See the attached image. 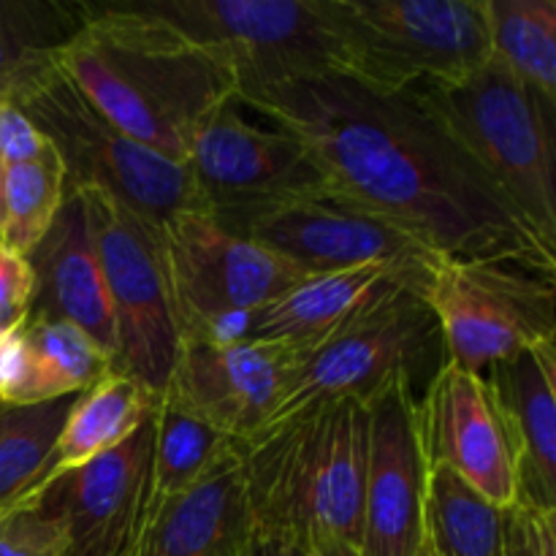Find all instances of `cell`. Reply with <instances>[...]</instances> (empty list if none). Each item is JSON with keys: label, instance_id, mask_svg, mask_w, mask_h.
Here are the masks:
<instances>
[{"label": "cell", "instance_id": "24", "mask_svg": "<svg viewBox=\"0 0 556 556\" xmlns=\"http://www.w3.org/2000/svg\"><path fill=\"white\" fill-rule=\"evenodd\" d=\"M85 25V5L68 0H0V101L16 103L58 65Z\"/></svg>", "mask_w": 556, "mask_h": 556}, {"label": "cell", "instance_id": "18", "mask_svg": "<svg viewBox=\"0 0 556 556\" xmlns=\"http://www.w3.org/2000/svg\"><path fill=\"white\" fill-rule=\"evenodd\" d=\"M516 467V505L556 514V345H541L483 369Z\"/></svg>", "mask_w": 556, "mask_h": 556}, {"label": "cell", "instance_id": "22", "mask_svg": "<svg viewBox=\"0 0 556 556\" xmlns=\"http://www.w3.org/2000/svg\"><path fill=\"white\" fill-rule=\"evenodd\" d=\"M112 369V358L85 331L27 315L0 340V402L43 405L79 396Z\"/></svg>", "mask_w": 556, "mask_h": 556}, {"label": "cell", "instance_id": "15", "mask_svg": "<svg viewBox=\"0 0 556 556\" xmlns=\"http://www.w3.org/2000/svg\"><path fill=\"white\" fill-rule=\"evenodd\" d=\"M416 427L427 470L443 467L494 508H514V456L483 375L443 364L416 396Z\"/></svg>", "mask_w": 556, "mask_h": 556}, {"label": "cell", "instance_id": "8", "mask_svg": "<svg viewBox=\"0 0 556 556\" xmlns=\"http://www.w3.org/2000/svg\"><path fill=\"white\" fill-rule=\"evenodd\" d=\"M443 364V337L424 291L396 282L331 340L304 353L269 424L318 402L367 405L396 380H407L413 389L427 386Z\"/></svg>", "mask_w": 556, "mask_h": 556}, {"label": "cell", "instance_id": "25", "mask_svg": "<svg viewBox=\"0 0 556 556\" xmlns=\"http://www.w3.org/2000/svg\"><path fill=\"white\" fill-rule=\"evenodd\" d=\"M239 451H242V443L226 438L215 427L161 394V407L155 413V434H152L144 519L155 514L163 503L199 486L206 476H212Z\"/></svg>", "mask_w": 556, "mask_h": 556}, {"label": "cell", "instance_id": "1", "mask_svg": "<svg viewBox=\"0 0 556 556\" xmlns=\"http://www.w3.org/2000/svg\"><path fill=\"white\" fill-rule=\"evenodd\" d=\"M302 141L326 188L375 212L443 258L514 261L556 275L543 242L416 92H378L345 74L237 96Z\"/></svg>", "mask_w": 556, "mask_h": 556}, {"label": "cell", "instance_id": "29", "mask_svg": "<svg viewBox=\"0 0 556 556\" xmlns=\"http://www.w3.org/2000/svg\"><path fill=\"white\" fill-rule=\"evenodd\" d=\"M63 201L65 174L54 150L0 168V244L27 258L52 228Z\"/></svg>", "mask_w": 556, "mask_h": 556}, {"label": "cell", "instance_id": "16", "mask_svg": "<svg viewBox=\"0 0 556 556\" xmlns=\"http://www.w3.org/2000/svg\"><path fill=\"white\" fill-rule=\"evenodd\" d=\"M362 556H418L424 548L427 462L416 427V389L396 380L367 402Z\"/></svg>", "mask_w": 556, "mask_h": 556}, {"label": "cell", "instance_id": "12", "mask_svg": "<svg viewBox=\"0 0 556 556\" xmlns=\"http://www.w3.org/2000/svg\"><path fill=\"white\" fill-rule=\"evenodd\" d=\"M217 220L228 231L261 244L307 275L358 269L369 264L429 275L434 261L443 258L402 228L329 188Z\"/></svg>", "mask_w": 556, "mask_h": 556}, {"label": "cell", "instance_id": "17", "mask_svg": "<svg viewBox=\"0 0 556 556\" xmlns=\"http://www.w3.org/2000/svg\"><path fill=\"white\" fill-rule=\"evenodd\" d=\"M155 416L123 445L49 478L41 500L63 525L68 556H125L147 514Z\"/></svg>", "mask_w": 556, "mask_h": 556}, {"label": "cell", "instance_id": "35", "mask_svg": "<svg viewBox=\"0 0 556 556\" xmlns=\"http://www.w3.org/2000/svg\"><path fill=\"white\" fill-rule=\"evenodd\" d=\"M307 552L309 556H362L358 546H353V543L348 541H340V538H324V541H315Z\"/></svg>", "mask_w": 556, "mask_h": 556}, {"label": "cell", "instance_id": "33", "mask_svg": "<svg viewBox=\"0 0 556 556\" xmlns=\"http://www.w3.org/2000/svg\"><path fill=\"white\" fill-rule=\"evenodd\" d=\"M52 144L16 103L0 101V168L30 163L47 155Z\"/></svg>", "mask_w": 556, "mask_h": 556}, {"label": "cell", "instance_id": "27", "mask_svg": "<svg viewBox=\"0 0 556 556\" xmlns=\"http://www.w3.org/2000/svg\"><path fill=\"white\" fill-rule=\"evenodd\" d=\"M489 58L556 106V3L486 0Z\"/></svg>", "mask_w": 556, "mask_h": 556}, {"label": "cell", "instance_id": "4", "mask_svg": "<svg viewBox=\"0 0 556 556\" xmlns=\"http://www.w3.org/2000/svg\"><path fill=\"white\" fill-rule=\"evenodd\" d=\"M413 92L532 231L556 248L554 106L492 58L465 79Z\"/></svg>", "mask_w": 556, "mask_h": 556}, {"label": "cell", "instance_id": "20", "mask_svg": "<svg viewBox=\"0 0 556 556\" xmlns=\"http://www.w3.org/2000/svg\"><path fill=\"white\" fill-rule=\"evenodd\" d=\"M255 543L242 451L150 514L125 556H248Z\"/></svg>", "mask_w": 556, "mask_h": 556}, {"label": "cell", "instance_id": "26", "mask_svg": "<svg viewBox=\"0 0 556 556\" xmlns=\"http://www.w3.org/2000/svg\"><path fill=\"white\" fill-rule=\"evenodd\" d=\"M76 396L43 405L0 402V519L33 503L52 478L54 443Z\"/></svg>", "mask_w": 556, "mask_h": 556}, {"label": "cell", "instance_id": "11", "mask_svg": "<svg viewBox=\"0 0 556 556\" xmlns=\"http://www.w3.org/2000/svg\"><path fill=\"white\" fill-rule=\"evenodd\" d=\"M76 195L87 206L112 304L117 340L112 369L163 394L177 362L179 337L157 261L155 231L106 193L79 190Z\"/></svg>", "mask_w": 556, "mask_h": 556}, {"label": "cell", "instance_id": "14", "mask_svg": "<svg viewBox=\"0 0 556 556\" xmlns=\"http://www.w3.org/2000/svg\"><path fill=\"white\" fill-rule=\"evenodd\" d=\"M304 353L271 342H188L163 396L237 443L269 427Z\"/></svg>", "mask_w": 556, "mask_h": 556}, {"label": "cell", "instance_id": "2", "mask_svg": "<svg viewBox=\"0 0 556 556\" xmlns=\"http://www.w3.org/2000/svg\"><path fill=\"white\" fill-rule=\"evenodd\" d=\"M85 5V25L58 68L123 134L185 163L195 130L237 101L231 68L201 52L130 0Z\"/></svg>", "mask_w": 556, "mask_h": 556}, {"label": "cell", "instance_id": "19", "mask_svg": "<svg viewBox=\"0 0 556 556\" xmlns=\"http://www.w3.org/2000/svg\"><path fill=\"white\" fill-rule=\"evenodd\" d=\"M27 261L36 277L30 315L76 326L114 362L112 304L81 195H65L52 228Z\"/></svg>", "mask_w": 556, "mask_h": 556}, {"label": "cell", "instance_id": "9", "mask_svg": "<svg viewBox=\"0 0 556 556\" xmlns=\"http://www.w3.org/2000/svg\"><path fill=\"white\" fill-rule=\"evenodd\" d=\"M237 76V96L302 76L337 74L326 0H130Z\"/></svg>", "mask_w": 556, "mask_h": 556}, {"label": "cell", "instance_id": "36", "mask_svg": "<svg viewBox=\"0 0 556 556\" xmlns=\"http://www.w3.org/2000/svg\"><path fill=\"white\" fill-rule=\"evenodd\" d=\"M5 334H9V331H0V340H3V337H5Z\"/></svg>", "mask_w": 556, "mask_h": 556}, {"label": "cell", "instance_id": "23", "mask_svg": "<svg viewBox=\"0 0 556 556\" xmlns=\"http://www.w3.org/2000/svg\"><path fill=\"white\" fill-rule=\"evenodd\" d=\"M157 407L161 394L128 375L109 369L71 405L54 443L52 478L123 445L155 416Z\"/></svg>", "mask_w": 556, "mask_h": 556}, {"label": "cell", "instance_id": "3", "mask_svg": "<svg viewBox=\"0 0 556 556\" xmlns=\"http://www.w3.org/2000/svg\"><path fill=\"white\" fill-rule=\"evenodd\" d=\"M367 405L331 400L269 424L242 443L255 538L309 548L324 538L362 543Z\"/></svg>", "mask_w": 556, "mask_h": 556}, {"label": "cell", "instance_id": "21", "mask_svg": "<svg viewBox=\"0 0 556 556\" xmlns=\"http://www.w3.org/2000/svg\"><path fill=\"white\" fill-rule=\"evenodd\" d=\"M429 275L400 269V266L369 264L358 269L309 275L282 296L266 304L248 320L244 340L286 345L309 353L351 324L367 304L396 282L421 288Z\"/></svg>", "mask_w": 556, "mask_h": 556}, {"label": "cell", "instance_id": "28", "mask_svg": "<svg viewBox=\"0 0 556 556\" xmlns=\"http://www.w3.org/2000/svg\"><path fill=\"white\" fill-rule=\"evenodd\" d=\"M503 514L448 470L434 467L424 500V554L505 556Z\"/></svg>", "mask_w": 556, "mask_h": 556}, {"label": "cell", "instance_id": "34", "mask_svg": "<svg viewBox=\"0 0 556 556\" xmlns=\"http://www.w3.org/2000/svg\"><path fill=\"white\" fill-rule=\"evenodd\" d=\"M248 556H309V552L299 543L275 541V538H255Z\"/></svg>", "mask_w": 556, "mask_h": 556}, {"label": "cell", "instance_id": "30", "mask_svg": "<svg viewBox=\"0 0 556 556\" xmlns=\"http://www.w3.org/2000/svg\"><path fill=\"white\" fill-rule=\"evenodd\" d=\"M0 556H68V538L58 516L33 500L0 519Z\"/></svg>", "mask_w": 556, "mask_h": 556}, {"label": "cell", "instance_id": "31", "mask_svg": "<svg viewBox=\"0 0 556 556\" xmlns=\"http://www.w3.org/2000/svg\"><path fill=\"white\" fill-rule=\"evenodd\" d=\"M36 277L25 255L0 244V331H11L30 315Z\"/></svg>", "mask_w": 556, "mask_h": 556}, {"label": "cell", "instance_id": "10", "mask_svg": "<svg viewBox=\"0 0 556 556\" xmlns=\"http://www.w3.org/2000/svg\"><path fill=\"white\" fill-rule=\"evenodd\" d=\"M554 277L514 261H434L424 299L438 318L445 364L483 375L503 358L554 342Z\"/></svg>", "mask_w": 556, "mask_h": 556}, {"label": "cell", "instance_id": "5", "mask_svg": "<svg viewBox=\"0 0 556 556\" xmlns=\"http://www.w3.org/2000/svg\"><path fill=\"white\" fill-rule=\"evenodd\" d=\"M337 74L378 92L451 85L489 60L486 0H326Z\"/></svg>", "mask_w": 556, "mask_h": 556}, {"label": "cell", "instance_id": "37", "mask_svg": "<svg viewBox=\"0 0 556 556\" xmlns=\"http://www.w3.org/2000/svg\"><path fill=\"white\" fill-rule=\"evenodd\" d=\"M418 556H427V554H424V548H421V554H418Z\"/></svg>", "mask_w": 556, "mask_h": 556}, {"label": "cell", "instance_id": "7", "mask_svg": "<svg viewBox=\"0 0 556 556\" xmlns=\"http://www.w3.org/2000/svg\"><path fill=\"white\" fill-rule=\"evenodd\" d=\"M16 106L38 125L65 174V195L98 190L157 233L168 217L201 206L185 163L114 128L54 65L22 92Z\"/></svg>", "mask_w": 556, "mask_h": 556}, {"label": "cell", "instance_id": "32", "mask_svg": "<svg viewBox=\"0 0 556 556\" xmlns=\"http://www.w3.org/2000/svg\"><path fill=\"white\" fill-rule=\"evenodd\" d=\"M503 516L505 556H556V514L514 505Z\"/></svg>", "mask_w": 556, "mask_h": 556}, {"label": "cell", "instance_id": "6", "mask_svg": "<svg viewBox=\"0 0 556 556\" xmlns=\"http://www.w3.org/2000/svg\"><path fill=\"white\" fill-rule=\"evenodd\" d=\"M155 244L179 345L244 340L258 309L309 277L206 210L168 217Z\"/></svg>", "mask_w": 556, "mask_h": 556}, {"label": "cell", "instance_id": "13", "mask_svg": "<svg viewBox=\"0 0 556 556\" xmlns=\"http://www.w3.org/2000/svg\"><path fill=\"white\" fill-rule=\"evenodd\" d=\"M239 109L237 101L217 109L185 152V166L210 215H239L326 188L296 136L275 125L261 128Z\"/></svg>", "mask_w": 556, "mask_h": 556}]
</instances>
